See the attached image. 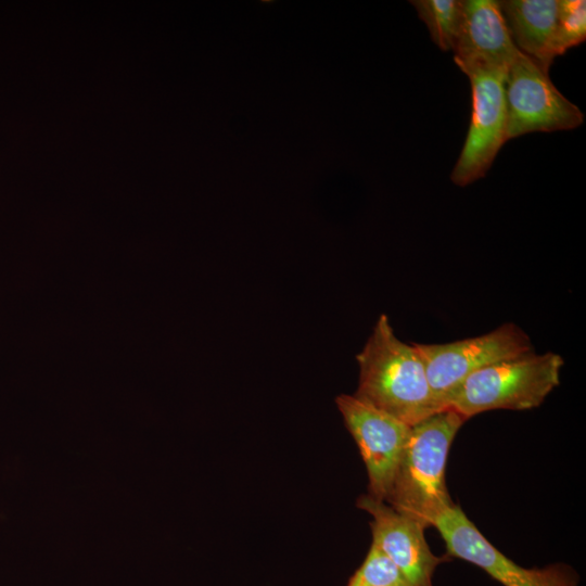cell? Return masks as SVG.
I'll use <instances>...</instances> for the list:
<instances>
[{"label": "cell", "mask_w": 586, "mask_h": 586, "mask_svg": "<svg viewBox=\"0 0 586 586\" xmlns=\"http://www.w3.org/2000/svg\"><path fill=\"white\" fill-rule=\"evenodd\" d=\"M356 359L359 383L354 396L361 402L409 426L443 409L417 348L395 335L385 315L379 317Z\"/></svg>", "instance_id": "obj_1"}, {"label": "cell", "mask_w": 586, "mask_h": 586, "mask_svg": "<svg viewBox=\"0 0 586 586\" xmlns=\"http://www.w3.org/2000/svg\"><path fill=\"white\" fill-rule=\"evenodd\" d=\"M466 420L455 409L445 408L410 429L385 502L425 528L454 505L445 469L451 443Z\"/></svg>", "instance_id": "obj_2"}, {"label": "cell", "mask_w": 586, "mask_h": 586, "mask_svg": "<svg viewBox=\"0 0 586 586\" xmlns=\"http://www.w3.org/2000/svg\"><path fill=\"white\" fill-rule=\"evenodd\" d=\"M564 361L556 353L526 354L476 370L447 400L467 420L494 409L526 410L538 407L559 385Z\"/></svg>", "instance_id": "obj_3"}, {"label": "cell", "mask_w": 586, "mask_h": 586, "mask_svg": "<svg viewBox=\"0 0 586 586\" xmlns=\"http://www.w3.org/2000/svg\"><path fill=\"white\" fill-rule=\"evenodd\" d=\"M507 141L535 131L571 130L584 114L552 84L548 72L521 51L506 76Z\"/></svg>", "instance_id": "obj_4"}, {"label": "cell", "mask_w": 586, "mask_h": 586, "mask_svg": "<svg viewBox=\"0 0 586 586\" xmlns=\"http://www.w3.org/2000/svg\"><path fill=\"white\" fill-rule=\"evenodd\" d=\"M430 386L443 409L467 377L488 365L532 352L530 337L506 323L483 335L444 344H413Z\"/></svg>", "instance_id": "obj_5"}, {"label": "cell", "mask_w": 586, "mask_h": 586, "mask_svg": "<svg viewBox=\"0 0 586 586\" xmlns=\"http://www.w3.org/2000/svg\"><path fill=\"white\" fill-rule=\"evenodd\" d=\"M433 526L446 545L447 556L468 561L484 570L502 586H578L579 576L565 563L526 569L500 552L477 530L460 506L454 504Z\"/></svg>", "instance_id": "obj_6"}, {"label": "cell", "mask_w": 586, "mask_h": 586, "mask_svg": "<svg viewBox=\"0 0 586 586\" xmlns=\"http://www.w3.org/2000/svg\"><path fill=\"white\" fill-rule=\"evenodd\" d=\"M335 403L366 464L368 494L385 501L411 426L354 395H339Z\"/></svg>", "instance_id": "obj_7"}, {"label": "cell", "mask_w": 586, "mask_h": 586, "mask_svg": "<svg viewBox=\"0 0 586 586\" xmlns=\"http://www.w3.org/2000/svg\"><path fill=\"white\" fill-rule=\"evenodd\" d=\"M507 72H484L469 76L472 114L467 138L450 174L451 181L464 187L484 177L507 141Z\"/></svg>", "instance_id": "obj_8"}, {"label": "cell", "mask_w": 586, "mask_h": 586, "mask_svg": "<svg viewBox=\"0 0 586 586\" xmlns=\"http://www.w3.org/2000/svg\"><path fill=\"white\" fill-rule=\"evenodd\" d=\"M356 505L372 517L371 544L402 571L412 586H433L436 568L449 561L450 557H438L431 551L424 537L425 527L369 494L359 496Z\"/></svg>", "instance_id": "obj_9"}, {"label": "cell", "mask_w": 586, "mask_h": 586, "mask_svg": "<svg viewBox=\"0 0 586 586\" xmlns=\"http://www.w3.org/2000/svg\"><path fill=\"white\" fill-rule=\"evenodd\" d=\"M453 51L455 63L468 77L508 71L519 50L509 35L499 1L462 0Z\"/></svg>", "instance_id": "obj_10"}, {"label": "cell", "mask_w": 586, "mask_h": 586, "mask_svg": "<svg viewBox=\"0 0 586 586\" xmlns=\"http://www.w3.org/2000/svg\"><path fill=\"white\" fill-rule=\"evenodd\" d=\"M499 7L515 48L548 72L558 56V0H504Z\"/></svg>", "instance_id": "obj_11"}, {"label": "cell", "mask_w": 586, "mask_h": 586, "mask_svg": "<svg viewBox=\"0 0 586 586\" xmlns=\"http://www.w3.org/2000/svg\"><path fill=\"white\" fill-rule=\"evenodd\" d=\"M410 3L428 27L433 42L444 51L453 50L462 14V0H413Z\"/></svg>", "instance_id": "obj_12"}, {"label": "cell", "mask_w": 586, "mask_h": 586, "mask_svg": "<svg viewBox=\"0 0 586 586\" xmlns=\"http://www.w3.org/2000/svg\"><path fill=\"white\" fill-rule=\"evenodd\" d=\"M346 586H412L402 571L373 544Z\"/></svg>", "instance_id": "obj_13"}, {"label": "cell", "mask_w": 586, "mask_h": 586, "mask_svg": "<svg viewBox=\"0 0 586 586\" xmlns=\"http://www.w3.org/2000/svg\"><path fill=\"white\" fill-rule=\"evenodd\" d=\"M586 38V2L558 0L556 49L561 55Z\"/></svg>", "instance_id": "obj_14"}]
</instances>
